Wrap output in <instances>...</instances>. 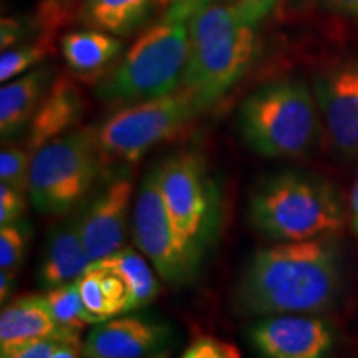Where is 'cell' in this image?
Here are the masks:
<instances>
[{"label": "cell", "instance_id": "6da1fadb", "mask_svg": "<svg viewBox=\"0 0 358 358\" xmlns=\"http://www.w3.org/2000/svg\"><path fill=\"white\" fill-rule=\"evenodd\" d=\"M340 289L338 254L324 239L279 243L257 250L234 289L244 315L313 313L329 308Z\"/></svg>", "mask_w": 358, "mask_h": 358}, {"label": "cell", "instance_id": "7a4b0ae2", "mask_svg": "<svg viewBox=\"0 0 358 358\" xmlns=\"http://www.w3.org/2000/svg\"><path fill=\"white\" fill-rule=\"evenodd\" d=\"M257 25L236 3H196L189 17V55L181 90L204 111L243 80L257 55Z\"/></svg>", "mask_w": 358, "mask_h": 358}, {"label": "cell", "instance_id": "3957f363", "mask_svg": "<svg viewBox=\"0 0 358 358\" xmlns=\"http://www.w3.org/2000/svg\"><path fill=\"white\" fill-rule=\"evenodd\" d=\"M194 6L186 0L168 6L98 82L96 98L131 105L179 90L189 55V17Z\"/></svg>", "mask_w": 358, "mask_h": 358}, {"label": "cell", "instance_id": "277c9868", "mask_svg": "<svg viewBox=\"0 0 358 358\" xmlns=\"http://www.w3.org/2000/svg\"><path fill=\"white\" fill-rule=\"evenodd\" d=\"M254 229L279 243L310 241L343 226L337 191L324 179L297 171L264 178L249 196Z\"/></svg>", "mask_w": 358, "mask_h": 358}, {"label": "cell", "instance_id": "5b68a950", "mask_svg": "<svg viewBox=\"0 0 358 358\" xmlns=\"http://www.w3.org/2000/svg\"><path fill=\"white\" fill-rule=\"evenodd\" d=\"M237 129L254 153L267 158L301 156L319 134L315 95L299 78L268 82L241 103Z\"/></svg>", "mask_w": 358, "mask_h": 358}, {"label": "cell", "instance_id": "8992f818", "mask_svg": "<svg viewBox=\"0 0 358 358\" xmlns=\"http://www.w3.org/2000/svg\"><path fill=\"white\" fill-rule=\"evenodd\" d=\"M95 128H77L40 148L32 158L29 196L42 214L70 213L93 189L105 161Z\"/></svg>", "mask_w": 358, "mask_h": 358}, {"label": "cell", "instance_id": "52a82bcc", "mask_svg": "<svg viewBox=\"0 0 358 358\" xmlns=\"http://www.w3.org/2000/svg\"><path fill=\"white\" fill-rule=\"evenodd\" d=\"M199 113L194 98L179 88L169 95L123 106L95 129L103 153L131 163L176 136Z\"/></svg>", "mask_w": 358, "mask_h": 358}, {"label": "cell", "instance_id": "ba28073f", "mask_svg": "<svg viewBox=\"0 0 358 358\" xmlns=\"http://www.w3.org/2000/svg\"><path fill=\"white\" fill-rule=\"evenodd\" d=\"M133 241L164 282L179 287L196 279L203 250L174 222L159 189L156 168L141 181L133 211Z\"/></svg>", "mask_w": 358, "mask_h": 358}, {"label": "cell", "instance_id": "9c48e42d", "mask_svg": "<svg viewBox=\"0 0 358 358\" xmlns=\"http://www.w3.org/2000/svg\"><path fill=\"white\" fill-rule=\"evenodd\" d=\"M155 168L174 222L204 252L219 227V196L204 158L198 151L182 150Z\"/></svg>", "mask_w": 358, "mask_h": 358}, {"label": "cell", "instance_id": "30bf717a", "mask_svg": "<svg viewBox=\"0 0 358 358\" xmlns=\"http://www.w3.org/2000/svg\"><path fill=\"white\" fill-rule=\"evenodd\" d=\"M248 337L262 358H325L334 347L332 327L301 313L264 317L249 327Z\"/></svg>", "mask_w": 358, "mask_h": 358}, {"label": "cell", "instance_id": "8fae6325", "mask_svg": "<svg viewBox=\"0 0 358 358\" xmlns=\"http://www.w3.org/2000/svg\"><path fill=\"white\" fill-rule=\"evenodd\" d=\"M317 106L330 140L342 155H358V60H345L317 75Z\"/></svg>", "mask_w": 358, "mask_h": 358}, {"label": "cell", "instance_id": "7c38bea8", "mask_svg": "<svg viewBox=\"0 0 358 358\" xmlns=\"http://www.w3.org/2000/svg\"><path fill=\"white\" fill-rule=\"evenodd\" d=\"M131 194V179L118 178L80 211V234L92 262L123 249Z\"/></svg>", "mask_w": 358, "mask_h": 358}, {"label": "cell", "instance_id": "4fadbf2b", "mask_svg": "<svg viewBox=\"0 0 358 358\" xmlns=\"http://www.w3.org/2000/svg\"><path fill=\"white\" fill-rule=\"evenodd\" d=\"M169 329L141 317H113L90 329L82 345L85 358H146L163 352Z\"/></svg>", "mask_w": 358, "mask_h": 358}, {"label": "cell", "instance_id": "5bb4252c", "mask_svg": "<svg viewBox=\"0 0 358 358\" xmlns=\"http://www.w3.org/2000/svg\"><path fill=\"white\" fill-rule=\"evenodd\" d=\"M92 264L80 234L78 211L48 232L38 271L40 284L50 290L77 282Z\"/></svg>", "mask_w": 358, "mask_h": 358}, {"label": "cell", "instance_id": "9a60e30c", "mask_svg": "<svg viewBox=\"0 0 358 358\" xmlns=\"http://www.w3.org/2000/svg\"><path fill=\"white\" fill-rule=\"evenodd\" d=\"M83 113L85 98L78 85L66 77L53 80L27 131V150L34 156L47 143L71 131Z\"/></svg>", "mask_w": 358, "mask_h": 358}, {"label": "cell", "instance_id": "2e32d148", "mask_svg": "<svg viewBox=\"0 0 358 358\" xmlns=\"http://www.w3.org/2000/svg\"><path fill=\"white\" fill-rule=\"evenodd\" d=\"M53 83V70L38 65L0 90V136L10 143L29 131L35 111Z\"/></svg>", "mask_w": 358, "mask_h": 358}, {"label": "cell", "instance_id": "e0dca14e", "mask_svg": "<svg viewBox=\"0 0 358 358\" xmlns=\"http://www.w3.org/2000/svg\"><path fill=\"white\" fill-rule=\"evenodd\" d=\"M64 332H75V330L62 329L57 324L43 295L17 299L3 307L0 313V350H8L22 343L53 337Z\"/></svg>", "mask_w": 358, "mask_h": 358}, {"label": "cell", "instance_id": "ac0fdd59", "mask_svg": "<svg viewBox=\"0 0 358 358\" xmlns=\"http://www.w3.org/2000/svg\"><path fill=\"white\" fill-rule=\"evenodd\" d=\"M77 285L85 307L96 322L113 319L138 308L127 282L115 271L96 262L80 277Z\"/></svg>", "mask_w": 358, "mask_h": 358}, {"label": "cell", "instance_id": "d6986e66", "mask_svg": "<svg viewBox=\"0 0 358 358\" xmlns=\"http://www.w3.org/2000/svg\"><path fill=\"white\" fill-rule=\"evenodd\" d=\"M159 0H83L78 22L87 29L128 37L150 20Z\"/></svg>", "mask_w": 358, "mask_h": 358}, {"label": "cell", "instance_id": "ffe728a7", "mask_svg": "<svg viewBox=\"0 0 358 358\" xmlns=\"http://www.w3.org/2000/svg\"><path fill=\"white\" fill-rule=\"evenodd\" d=\"M122 50V40L101 30H75L62 37L65 62L77 73L98 71L113 62Z\"/></svg>", "mask_w": 358, "mask_h": 358}, {"label": "cell", "instance_id": "44dd1931", "mask_svg": "<svg viewBox=\"0 0 358 358\" xmlns=\"http://www.w3.org/2000/svg\"><path fill=\"white\" fill-rule=\"evenodd\" d=\"M103 267H108L115 271L122 279L127 282V285L131 290L136 307H145L158 297L159 294V282L156 280L151 267L143 259L140 254L134 252L133 249L123 248L113 256L95 261Z\"/></svg>", "mask_w": 358, "mask_h": 358}, {"label": "cell", "instance_id": "7402d4cb", "mask_svg": "<svg viewBox=\"0 0 358 358\" xmlns=\"http://www.w3.org/2000/svg\"><path fill=\"white\" fill-rule=\"evenodd\" d=\"M43 297L47 301L48 308H50L53 319L62 329L82 332L87 327L98 324L95 317L85 307L77 282L50 289Z\"/></svg>", "mask_w": 358, "mask_h": 358}, {"label": "cell", "instance_id": "603a6c76", "mask_svg": "<svg viewBox=\"0 0 358 358\" xmlns=\"http://www.w3.org/2000/svg\"><path fill=\"white\" fill-rule=\"evenodd\" d=\"M32 153L27 148L3 146L0 151V181L27 194L30 186Z\"/></svg>", "mask_w": 358, "mask_h": 358}, {"label": "cell", "instance_id": "cb8c5ba5", "mask_svg": "<svg viewBox=\"0 0 358 358\" xmlns=\"http://www.w3.org/2000/svg\"><path fill=\"white\" fill-rule=\"evenodd\" d=\"M47 55L45 43L20 45L3 50L0 55V82H10L12 78L35 69Z\"/></svg>", "mask_w": 358, "mask_h": 358}, {"label": "cell", "instance_id": "d4e9b609", "mask_svg": "<svg viewBox=\"0 0 358 358\" xmlns=\"http://www.w3.org/2000/svg\"><path fill=\"white\" fill-rule=\"evenodd\" d=\"M27 245H29V227L13 222L2 226L0 229V268L13 272L24 261Z\"/></svg>", "mask_w": 358, "mask_h": 358}, {"label": "cell", "instance_id": "484cf974", "mask_svg": "<svg viewBox=\"0 0 358 358\" xmlns=\"http://www.w3.org/2000/svg\"><path fill=\"white\" fill-rule=\"evenodd\" d=\"M71 340L80 342V334L64 332L53 335V337L22 343V345L8 348V350H0V358H50L52 353L55 352L62 343L71 342Z\"/></svg>", "mask_w": 358, "mask_h": 358}, {"label": "cell", "instance_id": "4316f807", "mask_svg": "<svg viewBox=\"0 0 358 358\" xmlns=\"http://www.w3.org/2000/svg\"><path fill=\"white\" fill-rule=\"evenodd\" d=\"M181 358H241V353L236 345L226 340L206 335V337L196 338L186 348Z\"/></svg>", "mask_w": 358, "mask_h": 358}, {"label": "cell", "instance_id": "83f0119b", "mask_svg": "<svg viewBox=\"0 0 358 358\" xmlns=\"http://www.w3.org/2000/svg\"><path fill=\"white\" fill-rule=\"evenodd\" d=\"M25 211V194L13 187L0 185V226L19 222Z\"/></svg>", "mask_w": 358, "mask_h": 358}, {"label": "cell", "instance_id": "f1b7e54d", "mask_svg": "<svg viewBox=\"0 0 358 358\" xmlns=\"http://www.w3.org/2000/svg\"><path fill=\"white\" fill-rule=\"evenodd\" d=\"M32 30V24L25 19L3 17L2 24H0V47H2V52L15 47L19 42H24Z\"/></svg>", "mask_w": 358, "mask_h": 358}, {"label": "cell", "instance_id": "f546056e", "mask_svg": "<svg viewBox=\"0 0 358 358\" xmlns=\"http://www.w3.org/2000/svg\"><path fill=\"white\" fill-rule=\"evenodd\" d=\"M234 3L250 24L259 25V22L274 10L279 0H236Z\"/></svg>", "mask_w": 358, "mask_h": 358}, {"label": "cell", "instance_id": "4dcf8cb0", "mask_svg": "<svg viewBox=\"0 0 358 358\" xmlns=\"http://www.w3.org/2000/svg\"><path fill=\"white\" fill-rule=\"evenodd\" d=\"M322 3L338 13L358 17V0H322Z\"/></svg>", "mask_w": 358, "mask_h": 358}, {"label": "cell", "instance_id": "1f68e13d", "mask_svg": "<svg viewBox=\"0 0 358 358\" xmlns=\"http://www.w3.org/2000/svg\"><path fill=\"white\" fill-rule=\"evenodd\" d=\"M80 352H82L80 342L71 340V342L62 343V345L52 353L50 358H80Z\"/></svg>", "mask_w": 358, "mask_h": 358}, {"label": "cell", "instance_id": "d6a6232c", "mask_svg": "<svg viewBox=\"0 0 358 358\" xmlns=\"http://www.w3.org/2000/svg\"><path fill=\"white\" fill-rule=\"evenodd\" d=\"M13 289V272L2 271L0 274V301L6 302V299L10 297Z\"/></svg>", "mask_w": 358, "mask_h": 358}, {"label": "cell", "instance_id": "836d02e7", "mask_svg": "<svg viewBox=\"0 0 358 358\" xmlns=\"http://www.w3.org/2000/svg\"><path fill=\"white\" fill-rule=\"evenodd\" d=\"M173 2H178V0H159L161 6H171ZM186 2L192 3H209V2H236V0H186Z\"/></svg>", "mask_w": 358, "mask_h": 358}, {"label": "cell", "instance_id": "e575fe53", "mask_svg": "<svg viewBox=\"0 0 358 358\" xmlns=\"http://www.w3.org/2000/svg\"><path fill=\"white\" fill-rule=\"evenodd\" d=\"M146 358H169V352H168V350H163V352H159V353H155V355H151V357H146Z\"/></svg>", "mask_w": 358, "mask_h": 358}, {"label": "cell", "instance_id": "d590c367", "mask_svg": "<svg viewBox=\"0 0 358 358\" xmlns=\"http://www.w3.org/2000/svg\"><path fill=\"white\" fill-rule=\"evenodd\" d=\"M353 222H355V227H357V231H358V214H357V216H353Z\"/></svg>", "mask_w": 358, "mask_h": 358}]
</instances>
